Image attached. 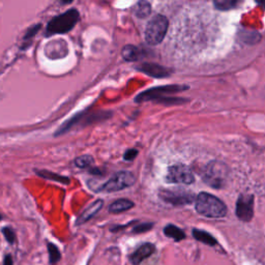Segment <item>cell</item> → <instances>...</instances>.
Wrapping results in <instances>:
<instances>
[{
    "label": "cell",
    "mask_w": 265,
    "mask_h": 265,
    "mask_svg": "<svg viewBox=\"0 0 265 265\" xmlns=\"http://www.w3.org/2000/svg\"><path fill=\"white\" fill-rule=\"evenodd\" d=\"M195 200L196 211L203 217L221 219L227 215L228 209L226 204L216 196L208 193H200Z\"/></svg>",
    "instance_id": "6da1fadb"
},
{
    "label": "cell",
    "mask_w": 265,
    "mask_h": 265,
    "mask_svg": "<svg viewBox=\"0 0 265 265\" xmlns=\"http://www.w3.org/2000/svg\"><path fill=\"white\" fill-rule=\"evenodd\" d=\"M230 175V170L226 164L213 161L205 167L202 179L203 182L213 189H223Z\"/></svg>",
    "instance_id": "7a4b0ae2"
},
{
    "label": "cell",
    "mask_w": 265,
    "mask_h": 265,
    "mask_svg": "<svg viewBox=\"0 0 265 265\" xmlns=\"http://www.w3.org/2000/svg\"><path fill=\"white\" fill-rule=\"evenodd\" d=\"M79 20V13L76 10H70L62 15L55 17L47 26L48 34H61L68 32Z\"/></svg>",
    "instance_id": "3957f363"
},
{
    "label": "cell",
    "mask_w": 265,
    "mask_h": 265,
    "mask_svg": "<svg viewBox=\"0 0 265 265\" xmlns=\"http://www.w3.org/2000/svg\"><path fill=\"white\" fill-rule=\"evenodd\" d=\"M168 20L166 17L155 16L148 23L145 30V40L149 45H158L164 40L168 30Z\"/></svg>",
    "instance_id": "277c9868"
},
{
    "label": "cell",
    "mask_w": 265,
    "mask_h": 265,
    "mask_svg": "<svg viewBox=\"0 0 265 265\" xmlns=\"http://www.w3.org/2000/svg\"><path fill=\"white\" fill-rule=\"evenodd\" d=\"M136 182V177L129 171H121L111 177L107 183L99 187L98 192L113 193L132 186Z\"/></svg>",
    "instance_id": "5b68a950"
},
{
    "label": "cell",
    "mask_w": 265,
    "mask_h": 265,
    "mask_svg": "<svg viewBox=\"0 0 265 265\" xmlns=\"http://www.w3.org/2000/svg\"><path fill=\"white\" fill-rule=\"evenodd\" d=\"M159 197L161 198L162 201L171 205H174V206H183V205L191 204L196 199V196L194 193L182 189L174 190L163 189L159 192Z\"/></svg>",
    "instance_id": "8992f818"
},
{
    "label": "cell",
    "mask_w": 265,
    "mask_h": 265,
    "mask_svg": "<svg viewBox=\"0 0 265 265\" xmlns=\"http://www.w3.org/2000/svg\"><path fill=\"white\" fill-rule=\"evenodd\" d=\"M166 181L169 183L191 184L195 182V176L187 166L173 165L168 169Z\"/></svg>",
    "instance_id": "52a82bcc"
},
{
    "label": "cell",
    "mask_w": 265,
    "mask_h": 265,
    "mask_svg": "<svg viewBox=\"0 0 265 265\" xmlns=\"http://www.w3.org/2000/svg\"><path fill=\"white\" fill-rule=\"evenodd\" d=\"M236 217L247 223L254 217V196L243 194L238 197L236 202Z\"/></svg>",
    "instance_id": "ba28073f"
},
{
    "label": "cell",
    "mask_w": 265,
    "mask_h": 265,
    "mask_svg": "<svg viewBox=\"0 0 265 265\" xmlns=\"http://www.w3.org/2000/svg\"><path fill=\"white\" fill-rule=\"evenodd\" d=\"M183 89L184 88H183L182 86H177V85H169V86L156 87V88L145 91L143 93H140L138 98L136 99V102H146V101H151V100H157L166 95H172V93L179 92Z\"/></svg>",
    "instance_id": "9c48e42d"
},
{
    "label": "cell",
    "mask_w": 265,
    "mask_h": 265,
    "mask_svg": "<svg viewBox=\"0 0 265 265\" xmlns=\"http://www.w3.org/2000/svg\"><path fill=\"white\" fill-rule=\"evenodd\" d=\"M156 252V246L152 244H144L141 246L138 247V250H136L131 256H130V262L133 265H140L141 262H143L145 259Z\"/></svg>",
    "instance_id": "30bf717a"
},
{
    "label": "cell",
    "mask_w": 265,
    "mask_h": 265,
    "mask_svg": "<svg viewBox=\"0 0 265 265\" xmlns=\"http://www.w3.org/2000/svg\"><path fill=\"white\" fill-rule=\"evenodd\" d=\"M102 205H104V201L101 200V199H98L97 201L93 202L91 205H89L88 208L85 209L78 217V219H77V221H76V224L82 225V224L86 223V222H88L90 219L95 217L97 213L102 209Z\"/></svg>",
    "instance_id": "8fae6325"
},
{
    "label": "cell",
    "mask_w": 265,
    "mask_h": 265,
    "mask_svg": "<svg viewBox=\"0 0 265 265\" xmlns=\"http://www.w3.org/2000/svg\"><path fill=\"white\" fill-rule=\"evenodd\" d=\"M67 53V45L62 41H55L50 42L46 48V54L51 58H61Z\"/></svg>",
    "instance_id": "7c38bea8"
},
{
    "label": "cell",
    "mask_w": 265,
    "mask_h": 265,
    "mask_svg": "<svg viewBox=\"0 0 265 265\" xmlns=\"http://www.w3.org/2000/svg\"><path fill=\"white\" fill-rule=\"evenodd\" d=\"M139 70L146 75L156 77V78H163V77L170 75V72L167 68L153 63H143L139 66Z\"/></svg>",
    "instance_id": "4fadbf2b"
},
{
    "label": "cell",
    "mask_w": 265,
    "mask_h": 265,
    "mask_svg": "<svg viewBox=\"0 0 265 265\" xmlns=\"http://www.w3.org/2000/svg\"><path fill=\"white\" fill-rule=\"evenodd\" d=\"M134 206H135V203L133 201L122 198L110 204L109 212L114 213V215H118V213H122V212L132 209Z\"/></svg>",
    "instance_id": "5bb4252c"
},
{
    "label": "cell",
    "mask_w": 265,
    "mask_h": 265,
    "mask_svg": "<svg viewBox=\"0 0 265 265\" xmlns=\"http://www.w3.org/2000/svg\"><path fill=\"white\" fill-rule=\"evenodd\" d=\"M193 236L200 243H203L207 245H216L218 244L217 239L213 237L210 233L204 231V230H199V229H194L193 230Z\"/></svg>",
    "instance_id": "9a60e30c"
},
{
    "label": "cell",
    "mask_w": 265,
    "mask_h": 265,
    "mask_svg": "<svg viewBox=\"0 0 265 265\" xmlns=\"http://www.w3.org/2000/svg\"><path fill=\"white\" fill-rule=\"evenodd\" d=\"M164 234L167 237L173 238L175 242H181L185 238V233L183 231L181 228L174 225H167L164 228Z\"/></svg>",
    "instance_id": "2e32d148"
},
{
    "label": "cell",
    "mask_w": 265,
    "mask_h": 265,
    "mask_svg": "<svg viewBox=\"0 0 265 265\" xmlns=\"http://www.w3.org/2000/svg\"><path fill=\"white\" fill-rule=\"evenodd\" d=\"M37 173H38L39 176H41V177H42V178H46V179H50V181L58 182V183H64V184L70 183V179H68L67 177H64V176H61V175H58V174L53 173V172H50V171L41 170V171H37Z\"/></svg>",
    "instance_id": "e0dca14e"
},
{
    "label": "cell",
    "mask_w": 265,
    "mask_h": 265,
    "mask_svg": "<svg viewBox=\"0 0 265 265\" xmlns=\"http://www.w3.org/2000/svg\"><path fill=\"white\" fill-rule=\"evenodd\" d=\"M122 56L127 61H138L140 57V50L134 46H126L122 50Z\"/></svg>",
    "instance_id": "ac0fdd59"
},
{
    "label": "cell",
    "mask_w": 265,
    "mask_h": 265,
    "mask_svg": "<svg viewBox=\"0 0 265 265\" xmlns=\"http://www.w3.org/2000/svg\"><path fill=\"white\" fill-rule=\"evenodd\" d=\"M134 12L137 16L139 17V18H146V17L149 16V14L151 12V6L147 1H145V0H141V1L137 3Z\"/></svg>",
    "instance_id": "d6986e66"
},
{
    "label": "cell",
    "mask_w": 265,
    "mask_h": 265,
    "mask_svg": "<svg viewBox=\"0 0 265 265\" xmlns=\"http://www.w3.org/2000/svg\"><path fill=\"white\" fill-rule=\"evenodd\" d=\"M239 0H213L215 6L220 11H228L233 8Z\"/></svg>",
    "instance_id": "ffe728a7"
},
{
    "label": "cell",
    "mask_w": 265,
    "mask_h": 265,
    "mask_svg": "<svg viewBox=\"0 0 265 265\" xmlns=\"http://www.w3.org/2000/svg\"><path fill=\"white\" fill-rule=\"evenodd\" d=\"M47 246H48V253H49V257H50L49 258L50 262L52 264H55L56 262H58L59 260H61V252H59L58 247L54 244L49 243L47 245Z\"/></svg>",
    "instance_id": "44dd1931"
},
{
    "label": "cell",
    "mask_w": 265,
    "mask_h": 265,
    "mask_svg": "<svg viewBox=\"0 0 265 265\" xmlns=\"http://www.w3.org/2000/svg\"><path fill=\"white\" fill-rule=\"evenodd\" d=\"M93 162V159L92 157L90 156H81L79 158H77L75 160V164L77 167L79 168H86V167H89Z\"/></svg>",
    "instance_id": "7402d4cb"
},
{
    "label": "cell",
    "mask_w": 265,
    "mask_h": 265,
    "mask_svg": "<svg viewBox=\"0 0 265 265\" xmlns=\"http://www.w3.org/2000/svg\"><path fill=\"white\" fill-rule=\"evenodd\" d=\"M153 227V224L152 223H143V224H139L137 225L133 230L132 232L134 234H141V233H145L149 231L150 229H152Z\"/></svg>",
    "instance_id": "603a6c76"
},
{
    "label": "cell",
    "mask_w": 265,
    "mask_h": 265,
    "mask_svg": "<svg viewBox=\"0 0 265 265\" xmlns=\"http://www.w3.org/2000/svg\"><path fill=\"white\" fill-rule=\"evenodd\" d=\"M3 235L5 237V239L7 241L8 244H15L16 242V233L14 232V230L11 229L10 227H5L2 229Z\"/></svg>",
    "instance_id": "cb8c5ba5"
},
{
    "label": "cell",
    "mask_w": 265,
    "mask_h": 265,
    "mask_svg": "<svg viewBox=\"0 0 265 265\" xmlns=\"http://www.w3.org/2000/svg\"><path fill=\"white\" fill-rule=\"evenodd\" d=\"M137 155H138V151H137L136 149H130L124 153L123 158L125 161H133L137 157Z\"/></svg>",
    "instance_id": "d4e9b609"
},
{
    "label": "cell",
    "mask_w": 265,
    "mask_h": 265,
    "mask_svg": "<svg viewBox=\"0 0 265 265\" xmlns=\"http://www.w3.org/2000/svg\"><path fill=\"white\" fill-rule=\"evenodd\" d=\"M3 265H14V262H13V258L11 255H6L4 257V260H3Z\"/></svg>",
    "instance_id": "484cf974"
},
{
    "label": "cell",
    "mask_w": 265,
    "mask_h": 265,
    "mask_svg": "<svg viewBox=\"0 0 265 265\" xmlns=\"http://www.w3.org/2000/svg\"><path fill=\"white\" fill-rule=\"evenodd\" d=\"M61 1H62L63 3H68V2H72L73 0H61Z\"/></svg>",
    "instance_id": "4316f807"
},
{
    "label": "cell",
    "mask_w": 265,
    "mask_h": 265,
    "mask_svg": "<svg viewBox=\"0 0 265 265\" xmlns=\"http://www.w3.org/2000/svg\"><path fill=\"white\" fill-rule=\"evenodd\" d=\"M257 2H258L259 4H261V5H263V3H264V0H257Z\"/></svg>",
    "instance_id": "83f0119b"
},
{
    "label": "cell",
    "mask_w": 265,
    "mask_h": 265,
    "mask_svg": "<svg viewBox=\"0 0 265 265\" xmlns=\"http://www.w3.org/2000/svg\"><path fill=\"white\" fill-rule=\"evenodd\" d=\"M1 219H2V217H1V216H0V220H1Z\"/></svg>",
    "instance_id": "f1b7e54d"
}]
</instances>
